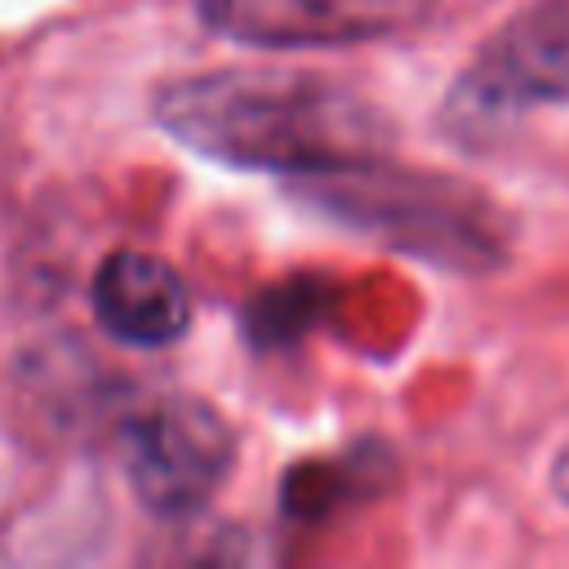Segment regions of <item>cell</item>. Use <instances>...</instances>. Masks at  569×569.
I'll return each mask as SVG.
<instances>
[{
  "mask_svg": "<svg viewBox=\"0 0 569 569\" xmlns=\"http://www.w3.org/2000/svg\"><path fill=\"white\" fill-rule=\"evenodd\" d=\"M542 107H569V0L520 9L476 53L449 98V124L485 133Z\"/></svg>",
  "mask_w": 569,
  "mask_h": 569,
  "instance_id": "7a4b0ae2",
  "label": "cell"
},
{
  "mask_svg": "<svg viewBox=\"0 0 569 569\" xmlns=\"http://www.w3.org/2000/svg\"><path fill=\"white\" fill-rule=\"evenodd\" d=\"M200 18L244 44L320 49L387 40L418 27L436 0H196Z\"/></svg>",
  "mask_w": 569,
  "mask_h": 569,
  "instance_id": "5b68a950",
  "label": "cell"
},
{
  "mask_svg": "<svg viewBox=\"0 0 569 569\" xmlns=\"http://www.w3.org/2000/svg\"><path fill=\"white\" fill-rule=\"evenodd\" d=\"M156 120L191 151L284 178H320L378 156V111L302 71H209L160 84Z\"/></svg>",
  "mask_w": 569,
  "mask_h": 569,
  "instance_id": "6da1fadb",
  "label": "cell"
},
{
  "mask_svg": "<svg viewBox=\"0 0 569 569\" xmlns=\"http://www.w3.org/2000/svg\"><path fill=\"white\" fill-rule=\"evenodd\" d=\"M551 485H556V493L569 502V449L560 453V462H556V471H551Z\"/></svg>",
  "mask_w": 569,
  "mask_h": 569,
  "instance_id": "52a82bcc",
  "label": "cell"
},
{
  "mask_svg": "<svg viewBox=\"0 0 569 569\" xmlns=\"http://www.w3.org/2000/svg\"><path fill=\"white\" fill-rule=\"evenodd\" d=\"M93 316L120 342L164 347L187 333L191 293L164 258L142 249H116L93 276Z\"/></svg>",
  "mask_w": 569,
  "mask_h": 569,
  "instance_id": "8992f818",
  "label": "cell"
},
{
  "mask_svg": "<svg viewBox=\"0 0 569 569\" xmlns=\"http://www.w3.org/2000/svg\"><path fill=\"white\" fill-rule=\"evenodd\" d=\"M231 453V422L196 396H164L124 431L129 485L156 516L200 511L227 480Z\"/></svg>",
  "mask_w": 569,
  "mask_h": 569,
  "instance_id": "3957f363",
  "label": "cell"
},
{
  "mask_svg": "<svg viewBox=\"0 0 569 569\" xmlns=\"http://www.w3.org/2000/svg\"><path fill=\"white\" fill-rule=\"evenodd\" d=\"M311 196L342 213L347 222H360L369 231H387L413 253H480L489 249L476 213L453 209L440 182L431 178H409V173H387L378 160H360L333 173L311 178Z\"/></svg>",
  "mask_w": 569,
  "mask_h": 569,
  "instance_id": "277c9868",
  "label": "cell"
}]
</instances>
